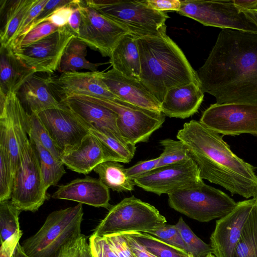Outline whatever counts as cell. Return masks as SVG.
<instances>
[{"instance_id":"cell-43","label":"cell","mask_w":257,"mask_h":257,"mask_svg":"<svg viewBox=\"0 0 257 257\" xmlns=\"http://www.w3.org/2000/svg\"><path fill=\"white\" fill-rule=\"evenodd\" d=\"M118 257H135L122 233L103 236Z\"/></svg>"},{"instance_id":"cell-50","label":"cell","mask_w":257,"mask_h":257,"mask_svg":"<svg viewBox=\"0 0 257 257\" xmlns=\"http://www.w3.org/2000/svg\"><path fill=\"white\" fill-rule=\"evenodd\" d=\"M21 237L14 236L1 244L0 257H12Z\"/></svg>"},{"instance_id":"cell-48","label":"cell","mask_w":257,"mask_h":257,"mask_svg":"<svg viewBox=\"0 0 257 257\" xmlns=\"http://www.w3.org/2000/svg\"><path fill=\"white\" fill-rule=\"evenodd\" d=\"M80 1L76 0L74 5L73 12L71 15L68 23L67 25V27L72 34L75 36L78 37L79 34L80 27L81 23V15L79 8Z\"/></svg>"},{"instance_id":"cell-27","label":"cell","mask_w":257,"mask_h":257,"mask_svg":"<svg viewBox=\"0 0 257 257\" xmlns=\"http://www.w3.org/2000/svg\"><path fill=\"white\" fill-rule=\"evenodd\" d=\"M87 45L77 37L69 41L62 56L58 71L63 73L77 72L85 69L90 72L97 71L100 63H94L86 59Z\"/></svg>"},{"instance_id":"cell-30","label":"cell","mask_w":257,"mask_h":257,"mask_svg":"<svg viewBox=\"0 0 257 257\" xmlns=\"http://www.w3.org/2000/svg\"><path fill=\"white\" fill-rule=\"evenodd\" d=\"M88 131L102 143L114 161L128 163L133 159L136 150V146L127 143L122 138L113 134L91 129Z\"/></svg>"},{"instance_id":"cell-14","label":"cell","mask_w":257,"mask_h":257,"mask_svg":"<svg viewBox=\"0 0 257 257\" xmlns=\"http://www.w3.org/2000/svg\"><path fill=\"white\" fill-rule=\"evenodd\" d=\"M74 37L66 26L35 43L14 51L35 73L52 75L58 71L65 48Z\"/></svg>"},{"instance_id":"cell-19","label":"cell","mask_w":257,"mask_h":257,"mask_svg":"<svg viewBox=\"0 0 257 257\" xmlns=\"http://www.w3.org/2000/svg\"><path fill=\"white\" fill-rule=\"evenodd\" d=\"M100 76L117 98L139 107L161 111L160 102L139 80L126 77L113 68L100 71Z\"/></svg>"},{"instance_id":"cell-26","label":"cell","mask_w":257,"mask_h":257,"mask_svg":"<svg viewBox=\"0 0 257 257\" xmlns=\"http://www.w3.org/2000/svg\"><path fill=\"white\" fill-rule=\"evenodd\" d=\"M38 0H1L3 18L0 33L1 47L10 46L25 16Z\"/></svg>"},{"instance_id":"cell-23","label":"cell","mask_w":257,"mask_h":257,"mask_svg":"<svg viewBox=\"0 0 257 257\" xmlns=\"http://www.w3.org/2000/svg\"><path fill=\"white\" fill-rule=\"evenodd\" d=\"M45 76L35 73L21 87L17 95L21 103H24L31 113L61 106L50 86L51 76Z\"/></svg>"},{"instance_id":"cell-34","label":"cell","mask_w":257,"mask_h":257,"mask_svg":"<svg viewBox=\"0 0 257 257\" xmlns=\"http://www.w3.org/2000/svg\"><path fill=\"white\" fill-rule=\"evenodd\" d=\"M26 130L29 137L37 140L53 156L61 161L62 153L56 146L48 132L36 113H28L26 118Z\"/></svg>"},{"instance_id":"cell-24","label":"cell","mask_w":257,"mask_h":257,"mask_svg":"<svg viewBox=\"0 0 257 257\" xmlns=\"http://www.w3.org/2000/svg\"><path fill=\"white\" fill-rule=\"evenodd\" d=\"M0 48V92L17 94L35 72L16 56L11 46Z\"/></svg>"},{"instance_id":"cell-6","label":"cell","mask_w":257,"mask_h":257,"mask_svg":"<svg viewBox=\"0 0 257 257\" xmlns=\"http://www.w3.org/2000/svg\"><path fill=\"white\" fill-rule=\"evenodd\" d=\"M28 136L26 127L21 137L19 160L11 199L22 211L34 212L47 199L48 189Z\"/></svg>"},{"instance_id":"cell-52","label":"cell","mask_w":257,"mask_h":257,"mask_svg":"<svg viewBox=\"0 0 257 257\" xmlns=\"http://www.w3.org/2000/svg\"><path fill=\"white\" fill-rule=\"evenodd\" d=\"M241 11L257 26V9Z\"/></svg>"},{"instance_id":"cell-3","label":"cell","mask_w":257,"mask_h":257,"mask_svg":"<svg viewBox=\"0 0 257 257\" xmlns=\"http://www.w3.org/2000/svg\"><path fill=\"white\" fill-rule=\"evenodd\" d=\"M141 60L139 80L160 102L171 89L195 83V71L179 46L167 35L137 38Z\"/></svg>"},{"instance_id":"cell-11","label":"cell","mask_w":257,"mask_h":257,"mask_svg":"<svg viewBox=\"0 0 257 257\" xmlns=\"http://www.w3.org/2000/svg\"><path fill=\"white\" fill-rule=\"evenodd\" d=\"M199 121L219 134L257 137V104L215 103L203 111Z\"/></svg>"},{"instance_id":"cell-35","label":"cell","mask_w":257,"mask_h":257,"mask_svg":"<svg viewBox=\"0 0 257 257\" xmlns=\"http://www.w3.org/2000/svg\"><path fill=\"white\" fill-rule=\"evenodd\" d=\"M163 148L160 155L157 167L187 161L191 158L190 153L185 145L180 140L166 139L160 141Z\"/></svg>"},{"instance_id":"cell-37","label":"cell","mask_w":257,"mask_h":257,"mask_svg":"<svg viewBox=\"0 0 257 257\" xmlns=\"http://www.w3.org/2000/svg\"><path fill=\"white\" fill-rule=\"evenodd\" d=\"M14 180L10 154L5 147L0 145V201L11 198Z\"/></svg>"},{"instance_id":"cell-44","label":"cell","mask_w":257,"mask_h":257,"mask_svg":"<svg viewBox=\"0 0 257 257\" xmlns=\"http://www.w3.org/2000/svg\"><path fill=\"white\" fill-rule=\"evenodd\" d=\"M159 157L138 162L135 165L125 169L127 177L132 180L140 178L156 168Z\"/></svg>"},{"instance_id":"cell-16","label":"cell","mask_w":257,"mask_h":257,"mask_svg":"<svg viewBox=\"0 0 257 257\" xmlns=\"http://www.w3.org/2000/svg\"><path fill=\"white\" fill-rule=\"evenodd\" d=\"M256 201L255 198L239 201L232 211L216 221L210 236L215 257L233 256L243 228Z\"/></svg>"},{"instance_id":"cell-7","label":"cell","mask_w":257,"mask_h":257,"mask_svg":"<svg viewBox=\"0 0 257 257\" xmlns=\"http://www.w3.org/2000/svg\"><path fill=\"white\" fill-rule=\"evenodd\" d=\"M165 217L154 206L132 196L109 209L92 234L103 236L130 232H145L166 224Z\"/></svg>"},{"instance_id":"cell-55","label":"cell","mask_w":257,"mask_h":257,"mask_svg":"<svg viewBox=\"0 0 257 257\" xmlns=\"http://www.w3.org/2000/svg\"><path fill=\"white\" fill-rule=\"evenodd\" d=\"M253 198H255L257 199V191H256L254 196Z\"/></svg>"},{"instance_id":"cell-38","label":"cell","mask_w":257,"mask_h":257,"mask_svg":"<svg viewBox=\"0 0 257 257\" xmlns=\"http://www.w3.org/2000/svg\"><path fill=\"white\" fill-rule=\"evenodd\" d=\"M56 257H93L87 237L82 233L73 237L61 247Z\"/></svg>"},{"instance_id":"cell-46","label":"cell","mask_w":257,"mask_h":257,"mask_svg":"<svg viewBox=\"0 0 257 257\" xmlns=\"http://www.w3.org/2000/svg\"><path fill=\"white\" fill-rule=\"evenodd\" d=\"M72 2L73 0H48L42 11L29 27L27 33L43 22L45 19L50 16L57 9L69 5Z\"/></svg>"},{"instance_id":"cell-17","label":"cell","mask_w":257,"mask_h":257,"mask_svg":"<svg viewBox=\"0 0 257 257\" xmlns=\"http://www.w3.org/2000/svg\"><path fill=\"white\" fill-rule=\"evenodd\" d=\"M50 86L60 99L73 95L110 99L118 98L108 89L98 71L69 72L62 73L58 77L51 76Z\"/></svg>"},{"instance_id":"cell-21","label":"cell","mask_w":257,"mask_h":257,"mask_svg":"<svg viewBox=\"0 0 257 257\" xmlns=\"http://www.w3.org/2000/svg\"><path fill=\"white\" fill-rule=\"evenodd\" d=\"M61 162L74 172L88 174L99 164L114 161L102 143L89 134L75 148L62 155Z\"/></svg>"},{"instance_id":"cell-40","label":"cell","mask_w":257,"mask_h":257,"mask_svg":"<svg viewBox=\"0 0 257 257\" xmlns=\"http://www.w3.org/2000/svg\"><path fill=\"white\" fill-rule=\"evenodd\" d=\"M59 28L49 21L43 22L30 30L24 36L14 51L35 43L54 33Z\"/></svg>"},{"instance_id":"cell-51","label":"cell","mask_w":257,"mask_h":257,"mask_svg":"<svg viewBox=\"0 0 257 257\" xmlns=\"http://www.w3.org/2000/svg\"><path fill=\"white\" fill-rule=\"evenodd\" d=\"M233 2L241 11L257 9V0H233Z\"/></svg>"},{"instance_id":"cell-53","label":"cell","mask_w":257,"mask_h":257,"mask_svg":"<svg viewBox=\"0 0 257 257\" xmlns=\"http://www.w3.org/2000/svg\"><path fill=\"white\" fill-rule=\"evenodd\" d=\"M12 257H30L23 250L21 244L19 243Z\"/></svg>"},{"instance_id":"cell-22","label":"cell","mask_w":257,"mask_h":257,"mask_svg":"<svg viewBox=\"0 0 257 257\" xmlns=\"http://www.w3.org/2000/svg\"><path fill=\"white\" fill-rule=\"evenodd\" d=\"M203 98L200 85L190 83L179 86L167 92L161 103V111L169 117L185 119L198 111Z\"/></svg>"},{"instance_id":"cell-9","label":"cell","mask_w":257,"mask_h":257,"mask_svg":"<svg viewBox=\"0 0 257 257\" xmlns=\"http://www.w3.org/2000/svg\"><path fill=\"white\" fill-rule=\"evenodd\" d=\"M80 96L103 106L114 112L118 116L117 125L122 138L136 146L147 142L152 134L160 128L166 115L161 111L137 106L120 99H106L86 95Z\"/></svg>"},{"instance_id":"cell-15","label":"cell","mask_w":257,"mask_h":257,"mask_svg":"<svg viewBox=\"0 0 257 257\" xmlns=\"http://www.w3.org/2000/svg\"><path fill=\"white\" fill-rule=\"evenodd\" d=\"M37 114L62 154L77 146L89 134L75 115L62 104Z\"/></svg>"},{"instance_id":"cell-54","label":"cell","mask_w":257,"mask_h":257,"mask_svg":"<svg viewBox=\"0 0 257 257\" xmlns=\"http://www.w3.org/2000/svg\"><path fill=\"white\" fill-rule=\"evenodd\" d=\"M205 257H215V256L213 255V253H209L207 255H206Z\"/></svg>"},{"instance_id":"cell-36","label":"cell","mask_w":257,"mask_h":257,"mask_svg":"<svg viewBox=\"0 0 257 257\" xmlns=\"http://www.w3.org/2000/svg\"><path fill=\"white\" fill-rule=\"evenodd\" d=\"M175 225L180 231L189 257H205L209 253H213L211 245L199 238L182 217H180Z\"/></svg>"},{"instance_id":"cell-39","label":"cell","mask_w":257,"mask_h":257,"mask_svg":"<svg viewBox=\"0 0 257 257\" xmlns=\"http://www.w3.org/2000/svg\"><path fill=\"white\" fill-rule=\"evenodd\" d=\"M145 233H148L169 244L186 251L185 243L179 230L175 225L166 224Z\"/></svg>"},{"instance_id":"cell-31","label":"cell","mask_w":257,"mask_h":257,"mask_svg":"<svg viewBox=\"0 0 257 257\" xmlns=\"http://www.w3.org/2000/svg\"><path fill=\"white\" fill-rule=\"evenodd\" d=\"M233 257H257V201L243 228Z\"/></svg>"},{"instance_id":"cell-49","label":"cell","mask_w":257,"mask_h":257,"mask_svg":"<svg viewBox=\"0 0 257 257\" xmlns=\"http://www.w3.org/2000/svg\"><path fill=\"white\" fill-rule=\"evenodd\" d=\"M135 257H157L138 243L128 233H122Z\"/></svg>"},{"instance_id":"cell-28","label":"cell","mask_w":257,"mask_h":257,"mask_svg":"<svg viewBox=\"0 0 257 257\" xmlns=\"http://www.w3.org/2000/svg\"><path fill=\"white\" fill-rule=\"evenodd\" d=\"M125 169L120 162L105 161L98 165L93 171L109 189L118 192L132 191L135 184L126 175Z\"/></svg>"},{"instance_id":"cell-13","label":"cell","mask_w":257,"mask_h":257,"mask_svg":"<svg viewBox=\"0 0 257 257\" xmlns=\"http://www.w3.org/2000/svg\"><path fill=\"white\" fill-rule=\"evenodd\" d=\"M81 23L77 38L102 56L110 57L120 39L130 33L124 27L80 1Z\"/></svg>"},{"instance_id":"cell-29","label":"cell","mask_w":257,"mask_h":257,"mask_svg":"<svg viewBox=\"0 0 257 257\" xmlns=\"http://www.w3.org/2000/svg\"><path fill=\"white\" fill-rule=\"evenodd\" d=\"M29 139L37 156L46 188L56 186L66 173L64 165L35 139Z\"/></svg>"},{"instance_id":"cell-10","label":"cell","mask_w":257,"mask_h":257,"mask_svg":"<svg viewBox=\"0 0 257 257\" xmlns=\"http://www.w3.org/2000/svg\"><path fill=\"white\" fill-rule=\"evenodd\" d=\"M177 13L206 26L257 33V26L233 0H182Z\"/></svg>"},{"instance_id":"cell-5","label":"cell","mask_w":257,"mask_h":257,"mask_svg":"<svg viewBox=\"0 0 257 257\" xmlns=\"http://www.w3.org/2000/svg\"><path fill=\"white\" fill-rule=\"evenodd\" d=\"M84 215L82 204L55 210L44 224L21 245L30 257H56L61 247L81 233Z\"/></svg>"},{"instance_id":"cell-18","label":"cell","mask_w":257,"mask_h":257,"mask_svg":"<svg viewBox=\"0 0 257 257\" xmlns=\"http://www.w3.org/2000/svg\"><path fill=\"white\" fill-rule=\"evenodd\" d=\"M60 102L88 130L111 133L122 138L117 125V115L110 109L76 95L64 97Z\"/></svg>"},{"instance_id":"cell-2","label":"cell","mask_w":257,"mask_h":257,"mask_svg":"<svg viewBox=\"0 0 257 257\" xmlns=\"http://www.w3.org/2000/svg\"><path fill=\"white\" fill-rule=\"evenodd\" d=\"M177 138L188 149L202 179L220 185L233 195L254 196L255 168L234 154L222 136L193 119L183 124Z\"/></svg>"},{"instance_id":"cell-32","label":"cell","mask_w":257,"mask_h":257,"mask_svg":"<svg viewBox=\"0 0 257 257\" xmlns=\"http://www.w3.org/2000/svg\"><path fill=\"white\" fill-rule=\"evenodd\" d=\"M21 212L11 200L0 201L1 243L14 235L23 234L19 222Z\"/></svg>"},{"instance_id":"cell-12","label":"cell","mask_w":257,"mask_h":257,"mask_svg":"<svg viewBox=\"0 0 257 257\" xmlns=\"http://www.w3.org/2000/svg\"><path fill=\"white\" fill-rule=\"evenodd\" d=\"M134 181L135 185L158 195L195 189L204 182L192 159L156 168Z\"/></svg>"},{"instance_id":"cell-20","label":"cell","mask_w":257,"mask_h":257,"mask_svg":"<svg viewBox=\"0 0 257 257\" xmlns=\"http://www.w3.org/2000/svg\"><path fill=\"white\" fill-rule=\"evenodd\" d=\"M52 198L74 201L95 207L108 208L110 206L109 189L99 179L89 176L59 186Z\"/></svg>"},{"instance_id":"cell-4","label":"cell","mask_w":257,"mask_h":257,"mask_svg":"<svg viewBox=\"0 0 257 257\" xmlns=\"http://www.w3.org/2000/svg\"><path fill=\"white\" fill-rule=\"evenodd\" d=\"M86 4L126 28L137 38L166 35L167 13L149 7L145 1L87 0Z\"/></svg>"},{"instance_id":"cell-41","label":"cell","mask_w":257,"mask_h":257,"mask_svg":"<svg viewBox=\"0 0 257 257\" xmlns=\"http://www.w3.org/2000/svg\"><path fill=\"white\" fill-rule=\"evenodd\" d=\"M47 2L48 0H38L25 16L10 46L14 50L26 34L29 27L38 16Z\"/></svg>"},{"instance_id":"cell-47","label":"cell","mask_w":257,"mask_h":257,"mask_svg":"<svg viewBox=\"0 0 257 257\" xmlns=\"http://www.w3.org/2000/svg\"><path fill=\"white\" fill-rule=\"evenodd\" d=\"M147 6L150 8L160 11H174L178 12L181 6L180 0H146Z\"/></svg>"},{"instance_id":"cell-8","label":"cell","mask_w":257,"mask_h":257,"mask_svg":"<svg viewBox=\"0 0 257 257\" xmlns=\"http://www.w3.org/2000/svg\"><path fill=\"white\" fill-rule=\"evenodd\" d=\"M168 204L175 210L200 222L222 218L237 205L226 193L204 182L196 188L169 194Z\"/></svg>"},{"instance_id":"cell-1","label":"cell","mask_w":257,"mask_h":257,"mask_svg":"<svg viewBox=\"0 0 257 257\" xmlns=\"http://www.w3.org/2000/svg\"><path fill=\"white\" fill-rule=\"evenodd\" d=\"M197 73L216 103L257 104V33L222 29Z\"/></svg>"},{"instance_id":"cell-25","label":"cell","mask_w":257,"mask_h":257,"mask_svg":"<svg viewBox=\"0 0 257 257\" xmlns=\"http://www.w3.org/2000/svg\"><path fill=\"white\" fill-rule=\"evenodd\" d=\"M109 58L112 68L126 77L139 80L141 60L136 37L130 33L124 35Z\"/></svg>"},{"instance_id":"cell-42","label":"cell","mask_w":257,"mask_h":257,"mask_svg":"<svg viewBox=\"0 0 257 257\" xmlns=\"http://www.w3.org/2000/svg\"><path fill=\"white\" fill-rule=\"evenodd\" d=\"M89 244L93 257H118L103 236L91 234Z\"/></svg>"},{"instance_id":"cell-45","label":"cell","mask_w":257,"mask_h":257,"mask_svg":"<svg viewBox=\"0 0 257 257\" xmlns=\"http://www.w3.org/2000/svg\"><path fill=\"white\" fill-rule=\"evenodd\" d=\"M76 1V0H73L70 4L57 9L43 22L49 21L58 28L67 26L73 12Z\"/></svg>"},{"instance_id":"cell-33","label":"cell","mask_w":257,"mask_h":257,"mask_svg":"<svg viewBox=\"0 0 257 257\" xmlns=\"http://www.w3.org/2000/svg\"><path fill=\"white\" fill-rule=\"evenodd\" d=\"M128 233L157 257H189L185 250L169 244L148 233L140 232Z\"/></svg>"}]
</instances>
